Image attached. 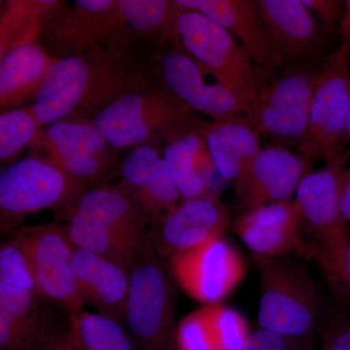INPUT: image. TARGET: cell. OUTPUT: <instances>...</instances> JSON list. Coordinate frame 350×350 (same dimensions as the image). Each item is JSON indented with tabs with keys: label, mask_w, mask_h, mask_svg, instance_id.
I'll return each mask as SVG.
<instances>
[{
	"label": "cell",
	"mask_w": 350,
	"mask_h": 350,
	"mask_svg": "<svg viewBox=\"0 0 350 350\" xmlns=\"http://www.w3.org/2000/svg\"><path fill=\"white\" fill-rule=\"evenodd\" d=\"M253 258L261 278L260 327L284 337L314 338L328 312L317 283L288 256Z\"/></svg>",
	"instance_id": "obj_2"
},
{
	"label": "cell",
	"mask_w": 350,
	"mask_h": 350,
	"mask_svg": "<svg viewBox=\"0 0 350 350\" xmlns=\"http://www.w3.org/2000/svg\"><path fill=\"white\" fill-rule=\"evenodd\" d=\"M43 298L20 239L0 248V350H15L33 338Z\"/></svg>",
	"instance_id": "obj_11"
},
{
	"label": "cell",
	"mask_w": 350,
	"mask_h": 350,
	"mask_svg": "<svg viewBox=\"0 0 350 350\" xmlns=\"http://www.w3.org/2000/svg\"><path fill=\"white\" fill-rule=\"evenodd\" d=\"M36 328H38V327H36ZM15 350H38L36 344V334H34L33 338H32L31 340L21 345L20 347H18V349Z\"/></svg>",
	"instance_id": "obj_40"
},
{
	"label": "cell",
	"mask_w": 350,
	"mask_h": 350,
	"mask_svg": "<svg viewBox=\"0 0 350 350\" xmlns=\"http://www.w3.org/2000/svg\"><path fill=\"white\" fill-rule=\"evenodd\" d=\"M340 32V49L345 51L350 56V0L345 1L344 13L338 25Z\"/></svg>",
	"instance_id": "obj_36"
},
{
	"label": "cell",
	"mask_w": 350,
	"mask_h": 350,
	"mask_svg": "<svg viewBox=\"0 0 350 350\" xmlns=\"http://www.w3.org/2000/svg\"><path fill=\"white\" fill-rule=\"evenodd\" d=\"M191 109L170 90L123 94L96 113L93 123L115 149L144 145L155 135L170 133L195 122Z\"/></svg>",
	"instance_id": "obj_6"
},
{
	"label": "cell",
	"mask_w": 350,
	"mask_h": 350,
	"mask_svg": "<svg viewBox=\"0 0 350 350\" xmlns=\"http://www.w3.org/2000/svg\"><path fill=\"white\" fill-rule=\"evenodd\" d=\"M340 213L347 225L350 224V167H347L340 193Z\"/></svg>",
	"instance_id": "obj_37"
},
{
	"label": "cell",
	"mask_w": 350,
	"mask_h": 350,
	"mask_svg": "<svg viewBox=\"0 0 350 350\" xmlns=\"http://www.w3.org/2000/svg\"><path fill=\"white\" fill-rule=\"evenodd\" d=\"M148 214L125 184L100 187L82 195L68 213L69 239L130 269L150 243Z\"/></svg>",
	"instance_id": "obj_1"
},
{
	"label": "cell",
	"mask_w": 350,
	"mask_h": 350,
	"mask_svg": "<svg viewBox=\"0 0 350 350\" xmlns=\"http://www.w3.org/2000/svg\"><path fill=\"white\" fill-rule=\"evenodd\" d=\"M230 224L229 211L218 198H197L154 218L149 236L157 254L170 259L224 237Z\"/></svg>",
	"instance_id": "obj_14"
},
{
	"label": "cell",
	"mask_w": 350,
	"mask_h": 350,
	"mask_svg": "<svg viewBox=\"0 0 350 350\" xmlns=\"http://www.w3.org/2000/svg\"><path fill=\"white\" fill-rule=\"evenodd\" d=\"M337 293L349 299L350 301V236L342 267V280Z\"/></svg>",
	"instance_id": "obj_38"
},
{
	"label": "cell",
	"mask_w": 350,
	"mask_h": 350,
	"mask_svg": "<svg viewBox=\"0 0 350 350\" xmlns=\"http://www.w3.org/2000/svg\"><path fill=\"white\" fill-rule=\"evenodd\" d=\"M176 36L177 42L216 81L250 103L260 90L257 70L231 32L202 14L181 7Z\"/></svg>",
	"instance_id": "obj_7"
},
{
	"label": "cell",
	"mask_w": 350,
	"mask_h": 350,
	"mask_svg": "<svg viewBox=\"0 0 350 350\" xmlns=\"http://www.w3.org/2000/svg\"><path fill=\"white\" fill-rule=\"evenodd\" d=\"M32 107L2 112L0 116V160L6 163L27 145L36 142L41 131Z\"/></svg>",
	"instance_id": "obj_27"
},
{
	"label": "cell",
	"mask_w": 350,
	"mask_h": 350,
	"mask_svg": "<svg viewBox=\"0 0 350 350\" xmlns=\"http://www.w3.org/2000/svg\"><path fill=\"white\" fill-rule=\"evenodd\" d=\"M200 131L219 174L237 180L261 150V135L247 121L200 123Z\"/></svg>",
	"instance_id": "obj_22"
},
{
	"label": "cell",
	"mask_w": 350,
	"mask_h": 350,
	"mask_svg": "<svg viewBox=\"0 0 350 350\" xmlns=\"http://www.w3.org/2000/svg\"><path fill=\"white\" fill-rule=\"evenodd\" d=\"M163 81L190 109L217 121H247L250 103L220 83L207 82V71L177 43L162 59Z\"/></svg>",
	"instance_id": "obj_15"
},
{
	"label": "cell",
	"mask_w": 350,
	"mask_h": 350,
	"mask_svg": "<svg viewBox=\"0 0 350 350\" xmlns=\"http://www.w3.org/2000/svg\"><path fill=\"white\" fill-rule=\"evenodd\" d=\"M126 75L109 64H90L82 57L57 59L48 69L32 109L41 128L64 121L82 107L100 111L126 93Z\"/></svg>",
	"instance_id": "obj_4"
},
{
	"label": "cell",
	"mask_w": 350,
	"mask_h": 350,
	"mask_svg": "<svg viewBox=\"0 0 350 350\" xmlns=\"http://www.w3.org/2000/svg\"><path fill=\"white\" fill-rule=\"evenodd\" d=\"M312 13L319 16L323 29L332 31L340 25L344 13L345 1L338 0H301Z\"/></svg>",
	"instance_id": "obj_35"
},
{
	"label": "cell",
	"mask_w": 350,
	"mask_h": 350,
	"mask_svg": "<svg viewBox=\"0 0 350 350\" xmlns=\"http://www.w3.org/2000/svg\"><path fill=\"white\" fill-rule=\"evenodd\" d=\"M170 260L177 284L189 297L207 306L224 300L245 275L243 256L224 237Z\"/></svg>",
	"instance_id": "obj_13"
},
{
	"label": "cell",
	"mask_w": 350,
	"mask_h": 350,
	"mask_svg": "<svg viewBox=\"0 0 350 350\" xmlns=\"http://www.w3.org/2000/svg\"><path fill=\"white\" fill-rule=\"evenodd\" d=\"M345 146H347L345 151H347L350 155V98L349 113H347V128H345Z\"/></svg>",
	"instance_id": "obj_39"
},
{
	"label": "cell",
	"mask_w": 350,
	"mask_h": 350,
	"mask_svg": "<svg viewBox=\"0 0 350 350\" xmlns=\"http://www.w3.org/2000/svg\"><path fill=\"white\" fill-rule=\"evenodd\" d=\"M301 225L300 211L290 200L245 211L237 219L234 229L253 255L278 257L296 252L315 260L317 246L301 238Z\"/></svg>",
	"instance_id": "obj_16"
},
{
	"label": "cell",
	"mask_w": 350,
	"mask_h": 350,
	"mask_svg": "<svg viewBox=\"0 0 350 350\" xmlns=\"http://www.w3.org/2000/svg\"><path fill=\"white\" fill-rule=\"evenodd\" d=\"M349 98V55L338 48L319 71L313 91L308 135L300 148L308 163L329 162L345 151Z\"/></svg>",
	"instance_id": "obj_10"
},
{
	"label": "cell",
	"mask_w": 350,
	"mask_h": 350,
	"mask_svg": "<svg viewBox=\"0 0 350 350\" xmlns=\"http://www.w3.org/2000/svg\"><path fill=\"white\" fill-rule=\"evenodd\" d=\"M175 347L178 350H217L206 308L191 312L179 322L175 330Z\"/></svg>",
	"instance_id": "obj_31"
},
{
	"label": "cell",
	"mask_w": 350,
	"mask_h": 350,
	"mask_svg": "<svg viewBox=\"0 0 350 350\" xmlns=\"http://www.w3.org/2000/svg\"><path fill=\"white\" fill-rule=\"evenodd\" d=\"M269 38L283 59L312 57L323 42L321 29L301 0L255 1Z\"/></svg>",
	"instance_id": "obj_21"
},
{
	"label": "cell",
	"mask_w": 350,
	"mask_h": 350,
	"mask_svg": "<svg viewBox=\"0 0 350 350\" xmlns=\"http://www.w3.org/2000/svg\"><path fill=\"white\" fill-rule=\"evenodd\" d=\"M349 236H350V230H349Z\"/></svg>",
	"instance_id": "obj_42"
},
{
	"label": "cell",
	"mask_w": 350,
	"mask_h": 350,
	"mask_svg": "<svg viewBox=\"0 0 350 350\" xmlns=\"http://www.w3.org/2000/svg\"></svg>",
	"instance_id": "obj_43"
},
{
	"label": "cell",
	"mask_w": 350,
	"mask_h": 350,
	"mask_svg": "<svg viewBox=\"0 0 350 350\" xmlns=\"http://www.w3.org/2000/svg\"><path fill=\"white\" fill-rule=\"evenodd\" d=\"M116 8L124 23L135 31H152L163 27L177 42L176 19L181 7L175 1L117 0Z\"/></svg>",
	"instance_id": "obj_26"
},
{
	"label": "cell",
	"mask_w": 350,
	"mask_h": 350,
	"mask_svg": "<svg viewBox=\"0 0 350 350\" xmlns=\"http://www.w3.org/2000/svg\"><path fill=\"white\" fill-rule=\"evenodd\" d=\"M18 238L42 298L59 306L66 317L84 310L71 268L75 245L69 239L68 228L57 224L25 228Z\"/></svg>",
	"instance_id": "obj_12"
},
{
	"label": "cell",
	"mask_w": 350,
	"mask_h": 350,
	"mask_svg": "<svg viewBox=\"0 0 350 350\" xmlns=\"http://www.w3.org/2000/svg\"><path fill=\"white\" fill-rule=\"evenodd\" d=\"M68 319L75 350H139L118 320L85 310Z\"/></svg>",
	"instance_id": "obj_24"
},
{
	"label": "cell",
	"mask_w": 350,
	"mask_h": 350,
	"mask_svg": "<svg viewBox=\"0 0 350 350\" xmlns=\"http://www.w3.org/2000/svg\"><path fill=\"white\" fill-rule=\"evenodd\" d=\"M310 163L282 146L265 147L236 180V197L245 211L291 200Z\"/></svg>",
	"instance_id": "obj_17"
},
{
	"label": "cell",
	"mask_w": 350,
	"mask_h": 350,
	"mask_svg": "<svg viewBox=\"0 0 350 350\" xmlns=\"http://www.w3.org/2000/svg\"><path fill=\"white\" fill-rule=\"evenodd\" d=\"M158 256L150 241L131 269L125 320L139 350L175 347V280Z\"/></svg>",
	"instance_id": "obj_5"
},
{
	"label": "cell",
	"mask_w": 350,
	"mask_h": 350,
	"mask_svg": "<svg viewBox=\"0 0 350 350\" xmlns=\"http://www.w3.org/2000/svg\"><path fill=\"white\" fill-rule=\"evenodd\" d=\"M321 335V350H350V314L342 308L328 310Z\"/></svg>",
	"instance_id": "obj_33"
},
{
	"label": "cell",
	"mask_w": 350,
	"mask_h": 350,
	"mask_svg": "<svg viewBox=\"0 0 350 350\" xmlns=\"http://www.w3.org/2000/svg\"><path fill=\"white\" fill-rule=\"evenodd\" d=\"M319 72L305 68L288 69L250 101L246 120L260 135L276 142L303 146Z\"/></svg>",
	"instance_id": "obj_9"
},
{
	"label": "cell",
	"mask_w": 350,
	"mask_h": 350,
	"mask_svg": "<svg viewBox=\"0 0 350 350\" xmlns=\"http://www.w3.org/2000/svg\"><path fill=\"white\" fill-rule=\"evenodd\" d=\"M175 3L202 14L231 32L254 64L257 72H271L284 63L262 24L255 1L176 0Z\"/></svg>",
	"instance_id": "obj_18"
},
{
	"label": "cell",
	"mask_w": 350,
	"mask_h": 350,
	"mask_svg": "<svg viewBox=\"0 0 350 350\" xmlns=\"http://www.w3.org/2000/svg\"><path fill=\"white\" fill-rule=\"evenodd\" d=\"M80 184L54 161L27 158L12 163L0 175L2 229L44 209L68 204L71 211L82 197Z\"/></svg>",
	"instance_id": "obj_8"
},
{
	"label": "cell",
	"mask_w": 350,
	"mask_h": 350,
	"mask_svg": "<svg viewBox=\"0 0 350 350\" xmlns=\"http://www.w3.org/2000/svg\"><path fill=\"white\" fill-rule=\"evenodd\" d=\"M71 268L85 305L121 322L125 319L131 271L85 248H73Z\"/></svg>",
	"instance_id": "obj_19"
},
{
	"label": "cell",
	"mask_w": 350,
	"mask_h": 350,
	"mask_svg": "<svg viewBox=\"0 0 350 350\" xmlns=\"http://www.w3.org/2000/svg\"><path fill=\"white\" fill-rule=\"evenodd\" d=\"M135 195L145 213L155 218L176 206L182 198L163 158L152 180Z\"/></svg>",
	"instance_id": "obj_29"
},
{
	"label": "cell",
	"mask_w": 350,
	"mask_h": 350,
	"mask_svg": "<svg viewBox=\"0 0 350 350\" xmlns=\"http://www.w3.org/2000/svg\"><path fill=\"white\" fill-rule=\"evenodd\" d=\"M46 137L53 161L80 183L105 172L109 145L94 123L64 120L51 125Z\"/></svg>",
	"instance_id": "obj_20"
},
{
	"label": "cell",
	"mask_w": 350,
	"mask_h": 350,
	"mask_svg": "<svg viewBox=\"0 0 350 350\" xmlns=\"http://www.w3.org/2000/svg\"><path fill=\"white\" fill-rule=\"evenodd\" d=\"M187 126L177 129L167 135L172 137L163 152V160L182 198L192 200L211 197L198 170L196 163L197 154L184 137V129Z\"/></svg>",
	"instance_id": "obj_25"
},
{
	"label": "cell",
	"mask_w": 350,
	"mask_h": 350,
	"mask_svg": "<svg viewBox=\"0 0 350 350\" xmlns=\"http://www.w3.org/2000/svg\"><path fill=\"white\" fill-rule=\"evenodd\" d=\"M350 155L342 152L325 167L308 172L299 184L295 202L301 222L314 237L319 262L331 286L338 291L349 241V226L340 213V193Z\"/></svg>",
	"instance_id": "obj_3"
},
{
	"label": "cell",
	"mask_w": 350,
	"mask_h": 350,
	"mask_svg": "<svg viewBox=\"0 0 350 350\" xmlns=\"http://www.w3.org/2000/svg\"><path fill=\"white\" fill-rule=\"evenodd\" d=\"M162 160L150 145L135 147L122 165L124 184L135 193L142 190L152 180Z\"/></svg>",
	"instance_id": "obj_30"
},
{
	"label": "cell",
	"mask_w": 350,
	"mask_h": 350,
	"mask_svg": "<svg viewBox=\"0 0 350 350\" xmlns=\"http://www.w3.org/2000/svg\"><path fill=\"white\" fill-rule=\"evenodd\" d=\"M206 312L217 350H241L247 342L250 327L243 314L222 305L206 306Z\"/></svg>",
	"instance_id": "obj_28"
},
{
	"label": "cell",
	"mask_w": 350,
	"mask_h": 350,
	"mask_svg": "<svg viewBox=\"0 0 350 350\" xmlns=\"http://www.w3.org/2000/svg\"><path fill=\"white\" fill-rule=\"evenodd\" d=\"M174 350H178V349H177L176 347H174Z\"/></svg>",
	"instance_id": "obj_41"
},
{
	"label": "cell",
	"mask_w": 350,
	"mask_h": 350,
	"mask_svg": "<svg viewBox=\"0 0 350 350\" xmlns=\"http://www.w3.org/2000/svg\"><path fill=\"white\" fill-rule=\"evenodd\" d=\"M38 350H75L69 334V325L64 326L51 310L49 304H43L36 331Z\"/></svg>",
	"instance_id": "obj_32"
},
{
	"label": "cell",
	"mask_w": 350,
	"mask_h": 350,
	"mask_svg": "<svg viewBox=\"0 0 350 350\" xmlns=\"http://www.w3.org/2000/svg\"><path fill=\"white\" fill-rule=\"evenodd\" d=\"M312 344L313 338H288L260 328L241 350H312Z\"/></svg>",
	"instance_id": "obj_34"
},
{
	"label": "cell",
	"mask_w": 350,
	"mask_h": 350,
	"mask_svg": "<svg viewBox=\"0 0 350 350\" xmlns=\"http://www.w3.org/2000/svg\"><path fill=\"white\" fill-rule=\"evenodd\" d=\"M57 59L33 41L20 44L3 55L0 64L2 112L19 108L27 98L36 96L48 69Z\"/></svg>",
	"instance_id": "obj_23"
}]
</instances>
